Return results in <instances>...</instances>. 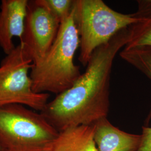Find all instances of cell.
Listing matches in <instances>:
<instances>
[{"label": "cell", "instance_id": "cell-1", "mask_svg": "<svg viewBox=\"0 0 151 151\" xmlns=\"http://www.w3.org/2000/svg\"><path fill=\"white\" fill-rule=\"evenodd\" d=\"M129 27L96 49L85 72L65 91L48 102L40 112L59 133L80 125H91L109 111L110 80L116 55L129 40Z\"/></svg>", "mask_w": 151, "mask_h": 151}, {"label": "cell", "instance_id": "cell-2", "mask_svg": "<svg viewBox=\"0 0 151 151\" xmlns=\"http://www.w3.org/2000/svg\"><path fill=\"white\" fill-rule=\"evenodd\" d=\"M78 47L80 36L72 10L68 17L61 22L48 53L41 61L32 65L30 72L32 90L57 95L70 88L81 75L80 67L74 63Z\"/></svg>", "mask_w": 151, "mask_h": 151}, {"label": "cell", "instance_id": "cell-3", "mask_svg": "<svg viewBox=\"0 0 151 151\" xmlns=\"http://www.w3.org/2000/svg\"><path fill=\"white\" fill-rule=\"evenodd\" d=\"M59 132L32 109L0 106V147L4 151H52Z\"/></svg>", "mask_w": 151, "mask_h": 151}, {"label": "cell", "instance_id": "cell-4", "mask_svg": "<svg viewBox=\"0 0 151 151\" xmlns=\"http://www.w3.org/2000/svg\"><path fill=\"white\" fill-rule=\"evenodd\" d=\"M72 10L80 36L78 59L83 66L96 49L141 20L114 10L102 0H75Z\"/></svg>", "mask_w": 151, "mask_h": 151}, {"label": "cell", "instance_id": "cell-5", "mask_svg": "<svg viewBox=\"0 0 151 151\" xmlns=\"http://www.w3.org/2000/svg\"><path fill=\"white\" fill-rule=\"evenodd\" d=\"M32 67L20 44L6 55L0 65V106L20 104L35 111L43 110L50 95L32 90L29 72Z\"/></svg>", "mask_w": 151, "mask_h": 151}, {"label": "cell", "instance_id": "cell-6", "mask_svg": "<svg viewBox=\"0 0 151 151\" xmlns=\"http://www.w3.org/2000/svg\"><path fill=\"white\" fill-rule=\"evenodd\" d=\"M60 22L43 6L29 1L27 17L20 45L32 61V65L43 59L54 43Z\"/></svg>", "mask_w": 151, "mask_h": 151}, {"label": "cell", "instance_id": "cell-7", "mask_svg": "<svg viewBox=\"0 0 151 151\" xmlns=\"http://www.w3.org/2000/svg\"><path fill=\"white\" fill-rule=\"evenodd\" d=\"M28 0H2L0 6V47L7 55L15 48L13 39L23 35Z\"/></svg>", "mask_w": 151, "mask_h": 151}, {"label": "cell", "instance_id": "cell-8", "mask_svg": "<svg viewBox=\"0 0 151 151\" xmlns=\"http://www.w3.org/2000/svg\"><path fill=\"white\" fill-rule=\"evenodd\" d=\"M94 140L97 151H137L142 135L130 134L115 127L106 118L95 124Z\"/></svg>", "mask_w": 151, "mask_h": 151}, {"label": "cell", "instance_id": "cell-9", "mask_svg": "<svg viewBox=\"0 0 151 151\" xmlns=\"http://www.w3.org/2000/svg\"><path fill=\"white\" fill-rule=\"evenodd\" d=\"M95 124L80 125L59 133L52 151H97Z\"/></svg>", "mask_w": 151, "mask_h": 151}, {"label": "cell", "instance_id": "cell-10", "mask_svg": "<svg viewBox=\"0 0 151 151\" xmlns=\"http://www.w3.org/2000/svg\"><path fill=\"white\" fill-rule=\"evenodd\" d=\"M125 62L136 68L151 80V49L147 48H125L119 53ZM151 119V109L146 120V124Z\"/></svg>", "mask_w": 151, "mask_h": 151}, {"label": "cell", "instance_id": "cell-11", "mask_svg": "<svg viewBox=\"0 0 151 151\" xmlns=\"http://www.w3.org/2000/svg\"><path fill=\"white\" fill-rule=\"evenodd\" d=\"M129 40L125 48L151 49V17L141 19L129 27Z\"/></svg>", "mask_w": 151, "mask_h": 151}, {"label": "cell", "instance_id": "cell-12", "mask_svg": "<svg viewBox=\"0 0 151 151\" xmlns=\"http://www.w3.org/2000/svg\"><path fill=\"white\" fill-rule=\"evenodd\" d=\"M36 1L50 11L60 23L70 15L75 2L73 0H36Z\"/></svg>", "mask_w": 151, "mask_h": 151}, {"label": "cell", "instance_id": "cell-13", "mask_svg": "<svg viewBox=\"0 0 151 151\" xmlns=\"http://www.w3.org/2000/svg\"><path fill=\"white\" fill-rule=\"evenodd\" d=\"M138 10L133 16L138 19L151 17V0L138 1Z\"/></svg>", "mask_w": 151, "mask_h": 151}, {"label": "cell", "instance_id": "cell-14", "mask_svg": "<svg viewBox=\"0 0 151 151\" xmlns=\"http://www.w3.org/2000/svg\"><path fill=\"white\" fill-rule=\"evenodd\" d=\"M142 140L137 151H151V127H143Z\"/></svg>", "mask_w": 151, "mask_h": 151}, {"label": "cell", "instance_id": "cell-15", "mask_svg": "<svg viewBox=\"0 0 151 151\" xmlns=\"http://www.w3.org/2000/svg\"><path fill=\"white\" fill-rule=\"evenodd\" d=\"M4 151V150H2V149L0 147V151Z\"/></svg>", "mask_w": 151, "mask_h": 151}, {"label": "cell", "instance_id": "cell-16", "mask_svg": "<svg viewBox=\"0 0 151 151\" xmlns=\"http://www.w3.org/2000/svg\"></svg>", "mask_w": 151, "mask_h": 151}]
</instances>
